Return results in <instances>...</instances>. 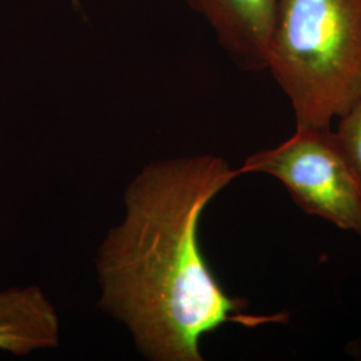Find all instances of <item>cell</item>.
Wrapping results in <instances>:
<instances>
[{
  "mask_svg": "<svg viewBox=\"0 0 361 361\" xmlns=\"http://www.w3.org/2000/svg\"><path fill=\"white\" fill-rule=\"evenodd\" d=\"M74 4H78V0H71Z\"/></svg>",
  "mask_w": 361,
  "mask_h": 361,
  "instance_id": "7",
  "label": "cell"
},
{
  "mask_svg": "<svg viewBox=\"0 0 361 361\" xmlns=\"http://www.w3.org/2000/svg\"><path fill=\"white\" fill-rule=\"evenodd\" d=\"M212 28L219 46L245 71L267 70L280 0H185Z\"/></svg>",
  "mask_w": 361,
  "mask_h": 361,
  "instance_id": "4",
  "label": "cell"
},
{
  "mask_svg": "<svg viewBox=\"0 0 361 361\" xmlns=\"http://www.w3.org/2000/svg\"><path fill=\"white\" fill-rule=\"evenodd\" d=\"M337 121L336 138L361 180V99Z\"/></svg>",
  "mask_w": 361,
  "mask_h": 361,
  "instance_id": "6",
  "label": "cell"
},
{
  "mask_svg": "<svg viewBox=\"0 0 361 361\" xmlns=\"http://www.w3.org/2000/svg\"><path fill=\"white\" fill-rule=\"evenodd\" d=\"M238 171L271 176L307 214L361 235L360 177L332 128H296L281 145L249 155Z\"/></svg>",
  "mask_w": 361,
  "mask_h": 361,
  "instance_id": "3",
  "label": "cell"
},
{
  "mask_svg": "<svg viewBox=\"0 0 361 361\" xmlns=\"http://www.w3.org/2000/svg\"><path fill=\"white\" fill-rule=\"evenodd\" d=\"M59 319L38 286L0 290V350L26 356L59 343Z\"/></svg>",
  "mask_w": 361,
  "mask_h": 361,
  "instance_id": "5",
  "label": "cell"
},
{
  "mask_svg": "<svg viewBox=\"0 0 361 361\" xmlns=\"http://www.w3.org/2000/svg\"><path fill=\"white\" fill-rule=\"evenodd\" d=\"M238 176L221 157L194 155L147 165L126 190L125 219L99 250V302L152 360L201 361L202 337L225 324L289 320L286 312L247 314L245 300L226 293L202 255L201 216Z\"/></svg>",
  "mask_w": 361,
  "mask_h": 361,
  "instance_id": "1",
  "label": "cell"
},
{
  "mask_svg": "<svg viewBox=\"0 0 361 361\" xmlns=\"http://www.w3.org/2000/svg\"><path fill=\"white\" fill-rule=\"evenodd\" d=\"M267 70L296 128H332L361 99V0H280Z\"/></svg>",
  "mask_w": 361,
  "mask_h": 361,
  "instance_id": "2",
  "label": "cell"
}]
</instances>
